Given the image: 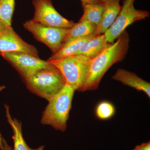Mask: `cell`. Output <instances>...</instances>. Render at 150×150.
I'll return each instance as SVG.
<instances>
[{"instance_id": "cell-1", "label": "cell", "mask_w": 150, "mask_h": 150, "mask_svg": "<svg viewBox=\"0 0 150 150\" xmlns=\"http://www.w3.org/2000/svg\"><path fill=\"white\" fill-rule=\"evenodd\" d=\"M129 33L125 30L115 42L98 56L91 59L85 80L79 91L96 90L108 70L125 59L129 50Z\"/></svg>"}, {"instance_id": "cell-2", "label": "cell", "mask_w": 150, "mask_h": 150, "mask_svg": "<svg viewBox=\"0 0 150 150\" xmlns=\"http://www.w3.org/2000/svg\"><path fill=\"white\" fill-rule=\"evenodd\" d=\"M75 91L72 87L66 84L59 93L48 100L42 113L41 124L51 126L57 131L65 132Z\"/></svg>"}, {"instance_id": "cell-3", "label": "cell", "mask_w": 150, "mask_h": 150, "mask_svg": "<svg viewBox=\"0 0 150 150\" xmlns=\"http://www.w3.org/2000/svg\"><path fill=\"white\" fill-rule=\"evenodd\" d=\"M24 81L28 90L48 101L66 84L62 73L52 64L38 70Z\"/></svg>"}, {"instance_id": "cell-4", "label": "cell", "mask_w": 150, "mask_h": 150, "mask_svg": "<svg viewBox=\"0 0 150 150\" xmlns=\"http://www.w3.org/2000/svg\"><path fill=\"white\" fill-rule=\"evenodd\" d=\"M90 59L83 55H75L47 61L61 72L66 84L79 91L85 80Z\"/></svg>"}, {"instance_id": "cell-5", "label": "cell", "mask_w": 150, "mask_h": 150, "mask_svg": "<svg viewBox=\"0 0 150 150\" xmlns=\"http://www.w3.org/2000/svg\"><path fill=\"white\" fill-rule=\"evenodd\" d=\"M136 0H123V6L115 20L104 33L108 43L112 44L126 30L135 22L143 20L150 16L147 11L135 8Z\"/></svg>"}, {"instance_id": "cell-6", "label": "cell", "mask_w": 150, "mask_h": 150, "mask_svg": "<svg viewBox=\"0 0 150 150\" xmlns=\"http://www.w3.org/2000/svg\"><path fill=\"white\" fill-rule=\"evenodd\" d=\"M23 25L38 41L48 46L53 54L62 48L65 38L71 29L45 26L31 20L25 21Z\"/></svg>"}, {"instance_id": "cell-7", "label": "cell", "mask_w": 150, "mask_h": 150, "mask_svg": "<svg viewBox=\"0 0 150 150\" xmlns=\"http://www.w3.org/2000/svg\"><path fill=\"white\" fill-rule=\"evenodd\" d=\"M34 13L31 20L45 26L71 28L75 23L62 16L54 8L51 0H33Z\"/></svg>"}, {"instance_id": "cell-8", "label": "cell", "mask_w": 150, "mask_h": 150, "mask_svg": "<svg viewBox=\"0 0 150 150\" xmlns=\"http://www.w3.org/2000/svg\"><path fill=\"white\" fill-rule=\"evenodd\" d=\"M17 70L23 80L29 77L38 70L51 65L48 61H44L37 57L21 52H11L0 53Z\"/></svg>"}, {"instance_id": "cell-9", "label": "cell", "mask_w": 150, "mask_h": 150, "mask_svg": "<svg viewBox=\"0 0 150 150\" xmlns=\"http://www.w3.org/2000/svg\"><path fill=\"white\" fill-rule=\"evenodd\" d=\"M11 52H21L38 57L37 48L25 41L11 26H8L0 31V53Z\"/></svg>"}, {"instance_id": "cell-10", "label": "cell", "mask_w": 150, "mask_h": 150, "mask_svg": "<svg viewBox=\"0 0 150 150\" xmlns=\"http://www.w3.org/2000/svg\"><path fill=\"white\" fill-rule=\"evenodd\" d=\"M112 79L120 82L124 85L144 92L150 97V83L140 78L135 73L122 69H118Z\"/></svg>"}, {"instance_id": "cell-11", "label": "cell", "mask_w": 150, "mask_h": 150, "mask_svg": "<svg viewBox=\"0 0 150 150\" xmlns=\"http://www.w3.org/2000/svg\"><path fill=\"white\" fill-rule=\"evenodd\" d=\"M121 0H107L104 3L101 21L97 27L98 35L104 34L115 20L121 8Z\"/></svg>"}, {"instance_id": "cell-12", "label": "cell", "mask_w": 150, "mask_h": 150, "mask_svg": "<svg viewBox=\"0 0 150 150\" xmlns=\"http://www.w3.org/2000/svg\"><path fill=\"white\" fill-rule=\"evenodd\" d=\"M111 44L107 42L104 34L97 35L86 41L76 55H82L93 59Z\"/></svg>"}, {"instance_id": "cell-13", "label": "cell", "mask_w": 150, "mask_h": 150, "mask_svg": "<svg viewBox=\"0 0 150 150\" xmlns=\"http://www.w3.org/2000/svg\"><path fill=\"white\" fill-rule=\"evenodd\" d=\"M6 115L8 122L10 125L13 132L12 138L14 143L13 150H43L45 146H40L36 149L30 148L27 144L22 134V126L21 122L16 118H13L9 111V107L7 105L5 104Z\"/></svg>"}, {"instance_id": "cell-14", "label": "cell", "mask_w": 150, "mask_h": 150, "mask_svg": "<svg viewBox=\"0 0 150 150\" xmlns=\"http://www.w3.org/2000/svg\"><path fill=\"white\" fill-rule=\"evenodd\" d=\"M96 35H92L88 37L73 38L68 40L63 44L62 48L55 54L52 56L48 59L54 60L63 59L73 55H76L81 47L87 40Z\"/></svg>"}, {"instance_id": "cell-15", "label": "cell", "mask_w": 150, "mask_h": 150, "mask_svg": "<svg viewBox=\"0 0 150 150\" xmlns=\"http://www.w3.org/2000/svg\"><path fill=\"white\" fill-rule=\"evenodd\" d=\"M97 26L86 21H79L75 23L67 33L64 41V44L68 40L73 38L88 37L92 35H98Z\"/></svg>"}, {"instance_id": "cell-16", "label": "cell", "mask_w": 150, "mask_h": 150, "mask_svg": "<svg viewBox=\"0 0 150 150\" xmlns=\"http://www.w3.org/2000/svg\"><path fill=\"white\" fill-rule=\"evenodd\" d=\"M104 7V3L86 5L83 7V13L79 21L89 22L97 27L101 21Z\"/></svg>"}, {"instance_id": "cell-17", "label": "cell", "mask_w": 150, "mask_h": 150, "mask_svg": "<svg viewBox=\"0 0 150 150\" xmlns=\"http://www.w3.org/2000/svg\"><path fill=\"white\" fill-rule=\"evenodd\" d=\"M15 0H0V19L7 26H11Z\"/></svg>"}, {"instance_id": "cell-18", "label": "cell", "mask_w": 150, "mask_h": 150, "mask_svg": "<svg viewBox=\"0 0 150 150\" xmlns=\"http://www.w3.org/2000/svg\"><path fill=\"white\" fill-rule=\"evenodd\" d=\"M115 112V108L111 103L103 101L97 105L95 110L96 117L100 120H106L112 118Z\"/></svg>"}, {"instance_id": "cell-19", "label": "cell", "mask_w": 150, "mask_h": 150, "mask_svg": "<svg viewBox=\"0 0 150 150\" xmlns=\"http://www.w3.org/2000/svg\"><path fill=\"white\" fill-rule=\"evenodd\" d=\"M133 150H150V142L143 143L141 145H137Z\"/></svg>"}, {"instance_id": "cell-20", "label": "cell", "mask_w": 150, "mask_h": 150, "mask_svg": "<svg viewBox=\"0 0 150 150\" xmlns=\"http://www.w3.org/2000/svg\"><path fill=\"white\" fill-rule=\"evenodd\" d=\"M81 2L82 6L87 4H95L102 3L100 0H81Z\"/></svg>"}, {"instance_id": "cell-21", "label": "cell", "mask_w": 150, "mask_h": 150, "mask_svg": "<svg viewBox=\"0 0 150 150\" xmlns=\"http://www.w3.org/2000/svg\"><path fill=\"white\" fill-rule=\"evenodd\" d=\"M5 88V86L4 85L0 86V92L3 91ZM3 138L1 133H0V150H4L3 144Z\"/></svg>"}, {"instance_id": "cell-22", "label": "cell", "mask_w": 150, "mask_h": 150, "mask_svg": "<svg viewBox=\"0 0 150 150\" xmlns=\"http://www.w3.org/2000/svg\"><path fill=\"white\" fill-rule=\"evenodd\" d=\"M3 144L4 150H13L11 146L8 144L6 140L3 138Z\"/></svg>"}, {"instance_id": "cell-23", "label": "cell", "mask_w": 150, "mask_h": 150, "mask_svg": "<svg viewBox=\"0 0 150 150\" xmlns=\"http://www.w3.org/2000/svg\"><path fill=\"white\" fill-rule=\"evenodd\" d=\"M6 26H6V25L4 23V22L0 19V31H1L2 30L4 29Z\"/></svg>"}, {"instance_id": "cell-24", "label": "cell", "mask_w": 150, "mask_h": 150, "mask_svg": "<svg viewBox=\"0 0 150 150\" xmlns=\"http://www.w3.org/2000/svg\"><path fill=\"white\" fill-rule=\"evenodd\" d=\"M100 1L102 3H105V2L107 0H100Z\"/></svg>"}]
</instances>
